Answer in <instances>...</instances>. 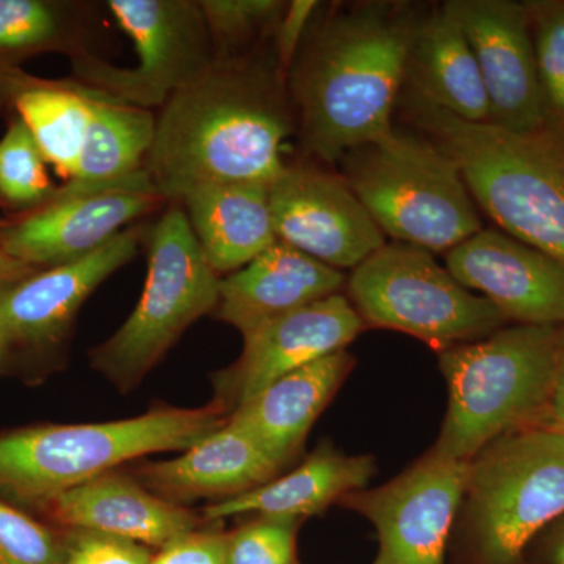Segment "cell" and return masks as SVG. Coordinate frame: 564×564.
Segmentation results:
<instances>
[{
    "label": "cell",
    "mask_w": 564,
    "mask_h": 564,
    "mask_svg": "<svg viewBox=\"0 0 564 564\" xmlns=\"http://www.w3.org/2000/svg\"><path fill=\"white\" fill-rule=\"evenodd\" d=\"M295 111L276 66L250 57L214 66L163 104L144 172L165 202L214 184L270 185Z\"/></svg>",
    "instance_id": "obj_1"
},
{
    "label": "cell",
    "mask_w": 564,
    "mask_h": 564,
    "mask_svg": "<svg viewBox=\"0 0 564 564\" xmlns=\"http://www.w3.org/2000/svg\"><path fill=\"white\" fill-rule=\"evenodd\" d=\"M419 21L406 7L370 2L332 14L311 33L285 79L311 154L339 162L393 132Z\"/></svg>",
    "instance_id": "obj_2"
},
{
    "label": "cell",
    "mask_w": 564,
    "mask_h": 564,
    "mask_svg": "<svg viewBox=\"0 0 564 564\" xmlns=\"http://www.w3.org/2000/svg\"><path fill=\"white\" fill-rule=\"evenodd\" d=\"M404 109L443 148L481 207L508 236L564 265V137L464 121L408 90Z\"/></svg>",
    "instance_id": "obj_3"
},
{
    "label": "cell",
    "mask_w": 564,
    "mask_h": 564,
    "mask_svg": "<svg viewBox=\"0 0 564 564\" xmlns=\"http://www.w3.org/2000/svg\"><path fill=\"white\" fill-rule=\"evenodd\" d=\"M563 350L560 328L516 325L441 351L448 404L434 451L470 462L505 434L544 425Z\"/></svg>",
    "instance_id": "obj_4"
},
{
    "label": "cell",
    "mask_w": 564,
    "mask_h": 564,
    "mask_svg": "<svg viewBox=\"0 0 564 564\" xmlns=\"http://www.w3.org/2000/svg\"><path fill=\"white\" fill-rule=\"evenodd\" d=\"M217 400L202 408H158L139 417L36 425L0 434V494L43 505L131 459L185 452L228 422Z\"/></svg>",
    "instance_id": "obj_5"
},
{
    "label": "cell",
    "mask_w": 564,
    "mask_h": 564,
    "mask_svg": "<svg viewBox=\"0 0 564 564\" xmlns=\"http://www.w3.org/2000/svg\"><path fill=\"white\" fill-rule=\"evenodd\" d=\"M564 516V433L530 426L499 437L467 464L458 518L473 564H518Z\"/></svg>",
    "instance_id": "obj_6"
},
{
    "label": "cell",
    "mask_w": 564,
    "mask_h": 564,
    "mask_svg": "<svg viewBox=\"0 0 564 564\" xmlns=\"http://www.w3.org/2000/svg\"><path fill=\"white\" fill-rule=\"evenodd\" d=\"M343 162L344 180L393 242L448 252L484 229L458 165L430 139L393 129Z\"/></svg>",
    "instance_id": "obj_7"
},
{
    "label": "cell",
    "mask_w": 564,
    "mask_h": 564,
    "mask_svg": "<svg viewBox=\"0 0 564 564\" xmlns=\"http://www.w3.org/2000/svg\"><path fill=\"white\" fill-rule=\"evenodd\" d=\"M148 272L135 310L120 329L90 351L96 372L131 391L161 362L181 334L217 310L220 278L210 269L176 204L148 229Z\"/></svg>",
    "instance_id": "obj_8"
},
{
    "label": "cell",
    "mask_w": 564,
    "mask_h": 564,
    "mask_svg": "<svg viewBox=\"0 0 564 564\" xmlns=\"http://www.w3.org/2000/svg\"><path fill=\"white\" fill-rule=\"evenodd\" d=\"M347 299L364 325L410 334L440 352L485 339L507 323L488 299L414 245L386 243L356 267Z\"/></svg>",
    "instance_id": "obj_9"
},
{
    "label": "cell",
    "mask_w": 564,
    "mask_h": 564,
    "mask_svg": "<svg viewBox=\"0 0 564 564\" xmlns=\"http://www.w3.org/2000/svg\"><path fill=\"white\" fill-rule=\"evenodd\" d=\"M107 9L131 36L139 63L117 68L95 54L73 58L85 87L151 110L214 66V46L196 0H109Z\"/></svg>",
    "instance_id": "obj_10"
},
{
    "label": "cell",
    "mask_w": 564,
    "mask_h": 564,
    "mask_svg": "<svg viewBox=\"0 0 564 564\" xmlns=\"http://www.w3.org/2000/svg\"><path fill=\"white\" fill-rule=\"evenodd\" d=\"M467 464L432 447L388 484L340 500L377 530L380 552L375 564H444L463 500Z\"/></svg>",
    "instance_id": "obj_11"
},
{
    "label": "cell",
    "mask_w": 564,
    "mask_h": 564,
    "mask_svg": "<svg viewBox=\"0 0 564 564\" xmlns=\"http://www.w3.org/2000/svg\"><path fill=\"white\" fill-rule=\"evenodd\" d=\"M276 239L336 270L352 269L386 245V236L343 176L285 165L269 185Z\"/></svg>",
    "instance_id": "obj_12"
},
{
    "label": "cell",
    "mask_w": 564,
    "mask_h": 564,
    "mask_svg": "<svg viewBox=\"0 0 564 564\" xmlns=\"http://www.w3.org/2000/svg\"><path fill=\"white\" fill-rule=\"evenodd\" d=\"M444 9L458 22L477 58L491 110L488 122L513 132L544 129L547 107L527 6L510 0H448Z\"/></svg>",
    "instance_id": "obj_13"
},
{
    "label": "cell",
    "mask_w": 564,
    "mask_h": 564,
    "mask_svg": "<svg viewBox=\"0 0 564 564\" xmlns=\"http://www.w3.org/2000/svg\"><path fill=\"white\" fill-rule=\"evenodd\" d=\"M364 328L343 293L281 315L243 337L240 358L215 377V400L232 413L284 375L345 350Z\"/></svg>",
    "instance_id": "obj_14"
},
{
    "label": "cell",
    "mask_w": 564,
    "mask_h": 564,
    "mask_svg": "<svg viewBox=\"0 0 564 564\" xmlns=\"http://www.w3.org/2000/svg\"><path fill=\"white\" fill-rule=\"evenodd\" d=\"M165 202L144 172L132 184L88 195L55 196L0 232V248L41 269L84 259Z\"/></svg>",
    "instance_id": "obj_15"
},
{
    "label": "cell",
    "mask_w": 564,
    "mask_h": 564,
    "mask_svg": "<svg viewBox=\"0 0 564 564\" xmlns=\"http://www.w3.org/2000/svg\"><path fill=\"white\" fill-rule=\"evenodd\" d=\"M445 269L519 325L564 326V265L496 229H481L445 254Z\"/></svg>",
    "instance_id": "obj_16"
},
{
    "label": "cell",
    "mask_w": 564,
    "mask_h": 564,
    "mask_svg": "<svg viewBox=\"0 0 564 564\" xmlns=\"http://www.w3.org/2000/svg\"><path fill=\"white\" fill-rule=\"evenodd\" d=\"M140 242L141 229L131 226L84 259L39 270L0 292V345L62 343L82 304L139 254Z\"/></svg>",
    "instance_id": "obj_17"
},
{
    "label": "cell",
    "mask_w": 564,
    "mask_h": 564,
    "mask_svg": "<svg viewBox=\"0 0 564 564\" xmlns=\"http://www.w3.org/2000/svg\"><path fill=\"white\" fill-rule=\"evenodd\" d=\"M40 508L63 529L91 530L161 549L198 529L199 516L148 491L131 475L109 473L58 494Z\"/></svg>",
    "instance_id": "obj_18"
},
{
    "label": "cell",
    "mask_w": 564,
    "mask_h": 564,
    "mask_svg": "<svg viewBox=\"0 0 564 564\" xmlns=\"http://www.w3.org/2000/svg\"><path fill=\"white\" fill-rule=\"evenodd\" d=\"M355 358L333 352L284 375L229 414L228 423L282 470L302 454L307 434L350 375Z\"/></svg>",
    "instance_id": "obj_19"
},
{
    "label": "cell",
    "mask_w": 564,
    "mask_h": 564,
    "mask_svg": "<svg viewBox=\"0 0 564 564\" xmlns=\"http://www.w3.org/2000/svg\"><path fill=\"white\" fill-rule=\"evenodd\" d=\"M345 276L276 240L254 261L220 280L217 315L243 337L293 311L340 293Z\"/></svg>",
    "instance_id": "obj_20"
},
{
    "label": "cell",
    "mask_w": 564,
    "mask_h": 564,
    "mask_svg": "<svg viewBox=\"0 0 564 564\" xmlns=\"http://www.w3.org/2000/svg\"><path fill=\"white\" fill-rule=\"evenodd\" d=\"M135 473L148 491L184 507L199 499H232L269 484L281 470L250 437L226 422L176 458L143 463Z\"/></svg>",
    "instance_id": "obj_21"
},
{
    "label": "cell",
    "mask_w": 564,
    "mask_h": 564,
    "mask_svg": "<svg viewBox=\"0 0 564 564\" xmlns=\"http://www.w3.org/2000/svg\"><path fill=\"white\" fill-rule=\"evenodd\" d=\"M375 470L372 456L347 455L322 443L292 473L232 499L207 505L202 519L220 522L234 516L258 514L303 521L339 503L348 494L361 491Z\"/></svg>",
    "instance_id": "obj_22"
},
{
    "label": "cell",
    "mask_w": 564,
    "mask_h": 564,
    "mask_svg": "<svg viewBox=\"0 0 564 564\" xmlns=\"http://www.w3.org/2000/svg\"><path fill=\"white\" fill-rule=\"evenodd\" d=\"M204 258L215 273L243 269L276 242L269 185L214 184L180 203Z\"/></svg>",
    "instance_id": "obj_23"
},
{
    "label": "cell",
    "mask_w": 564,
    "mask_h": 564,
    "mask_svg": "<svg viewBox=\"0 0 564 564\" xmlns=\"http://www.w3.org/2000/svg\"><path fill=\"white\" fill-rule=\"evenodd\" d=\"M404 82L410 91L464 121H489L491 110L477 58L444 7L419 21Z\"/></svg>",
    "instance_id": "obj_24"
},
{
    "label": "cell",
    "mask_w": 564,
    "mask_h": 564,
    "mask_svg": "<svg viewBox=\"0 0 564 564\" xmlns=\"http://www.w3.org/2000/svg\"><path fill=\"white\" fill-rule=\"evenodd\" d=\"M158 118L99 91L91 106L76 173L55 196L88 195L132 184L144 174Z\"/></svg>",
    "instance_id": "obj_25"
},
{
    "label": "cell",
    "mask_w": 564,
    "mask_h": 564,
    "mask_svg": "<svg viewBox=\"0 0 564 564\" xmlns=\"http://www.w3.org/2000/svg\"><path fill=\"white\" fill-rule=\"evenodd\" d=\"M99 91L74 82H24L11 95L20 120L32 133L44 159L57 173L70 181L85 132L91 118V106Z\"/></svg>",
    "instance_id": "obj_26"
},
{
    "label": "cell",
    "mask_w": 564,
    "mask_h": 564,
    "mask_svg": "<svg viewBox=\"0 0 564 564\" xmlns=\"http://www.w3.org/2000/svg\"><path fill=\"white\" fill-rule=\"evenodd\" d=\"M87 3L0 0V57L58 50L70 58L93 54Z\"/></svg>",
    "instance_id": "obj_27"
},
{
    "label": "cell",
    "mask_w": 564,
    "mask_h": 564,
    "mask_svg": "<svg viewBox=\"0 0 564 564\" xmlns=\"http://www.w3.org/2000/svg\"><path fill=\"white\" fill-rule=\"evenodd\" d=\"M55 192L43 152L18 118L0 140V196L14 206H40Z\"/></svg>",
    "instance_id": "obj_28"
},
{
    "label": "cell",
    "mask_w": 564,
    "mask_h": 564,
    "mask_svg": "<svg viewBox=\"0 0 564 564\" xmlns=\"http://www.w3.org/2000/svg\"><path fill=\"white\" fill-rule=\"evenodd\" d=\"M288 2L278 0H199L215 61L237 52L259 32H274Z\"/></svg>",
    "instance_id": "obj_29"
},
{
    "label": "cell",
    "mask_w": 564,
    "mask_h": 564,
    "mask_svg": "<svg viewBox=\"0 0 564 564\" xmlns=\"http://www.w3.org/2000/svg\"><path fill=\"white\" fill-rule=\"evenodd\" d=\"M296 519L258 516L226 533L225 564H300L296 558Z\"/></svg>",
    "instance_id": "obj_30"
},
{
    "label": "cell",
    "mask_w": 564,
    "mask_h": 564,
    "mask_svg": "<svg viewBox=\"0 0 564 564\" xmlns=\"http://www.w3.org/2000/svg\"><path fill=\"white\" fill-rule=\"evenodd\" d=\"M545 107L564 118V3H527Z\"/></svg>",
    "instance_id": "obj_31"
},
{
    "label": "cell",
    "mask_w": 564,
    "mask_h": 564,
    "mask_svg": "<svg viewBox=\"0 0 564 564\" xmlns=\"http://www.w3.org/2000/svg\"><path fill=\"white\" fill-rule=\"evenodd\" d=\"M61 534L0 499V564H58Z\"/></svg>",
    "instance_id": "obj_32"
},
{
    "label": "cell",
    "mask_w": 564,
    "mask_h": 564,
    "mask_svg": "<svg viewBox=\"0 0 564 564\" xmlns=\"http://www.w3.org/2000/svg\"><path fill=\"white\" fill-rule=\"evenodd\" d=\"M151 560L147 545L111 534L77 529L61 534L58 564H151Z\"/></svg>",
    "instance_id": "obj_33"
},
{
    "label": "cell",
    "mask_w": 564,
    "mask_h": 564,
    "mask_svg": "<svg viewBox=\"0 0 564 564\" xmlns=\"http://www.w3.org/2000/svg\"><path fill=\"white\" fill-rule=\"evenodd\" d=\"M226 533L192 530L152 555L151 564H225Z\"/></svg>",
    "instance_id": "obj_34"
},
{
    "label": "cell",
    "mask_w": 564,
    "mask_h": 564,
    "mask_svg": "<svg viewBox=\"0 0 564 564\" xmlns=\"http://www.w3.org/2000/svg\"><path fill=\"white\" fill-rule=\"evenodd\" d=\"M313 0H293L285 6L276 28H274V63L282 79H288L293 62L302 50L304 33L310 31L311 18L317 10Z\"/></svg>",
    "instance_id": "obj_35"
},
{
    "label": "cell",
    "mask_w": 564,
    "mask_h": 564,
    "mask_svg": "<svg viewBox=\"0 0 564 564\" xmlns=\"http://www.w3.org/2000/svg\"><path fill=\"white\" fill-rule=\"evenodd\" d=\"M40 269L29 265V263L18 261L11 258L6 251L0 248V292L18 284L25 278L32 276L33 273L39 272Z\"/></svg>",
    "instance_id": "obj_36"
},
{
    "label": "cell",
    "mask_w": 564,
    "mask_h": 564,
    "mask_svg": "<svg viewBox=\"0 0 564 564\" xmlns=\"http://www.w3.org/2000/svg\"><path fill=\"white\" fill-rule=\"evenodd\" d=\"M544 425L552 429L564 430V350L556 369L554 389H552L551 403H549L547 422Z\"/></svg>",
    "instance_id": "obj_37"
},
{
    "label": "cell",
    "mask_w": 564,
    "mask_h": 564,
    "mask_svg": "<svg viewBox=\"0 0 564 564\" xmlns=\"http://www.w3.org/2000/svg\"><path fill=\"white\" fill-rule=\"evenodd\" d=\"M547 564H564V521L558 525L549 544Z\"/></svg>",
    "instance_id": "obj_38"
},
{
    "label": "cell",
    "mask_w": 564,
    "mask_h": 564,
    "mask_svg": "<svg viewBox=\"0 0 564 564\" xmlns=\"http://www.w3.org/2000/svg\"><path fill=\"white\" fill-rule=\"evenodd\" d=\"M560 343H562L563 348H564V326H562V328H560Z\"/></svg>",
    "instance_id": "obj_39"
},
{
    "label": "cell",
    "mask_w": 564,
    "mask_h": 564,
    "mask_svg": "<svg viewBox=\"0 0 564 564\" xmlns=\"http://www.w3.org/2000/svg\"><path fill=\"white\" fill-rule=\"evenodd\" d=\"M555 430H556V429H555ZM558 432H562V433H564V430H558Z\"/></svg>",
    "instance_id": "obj_40"
}]
</instances>
